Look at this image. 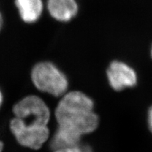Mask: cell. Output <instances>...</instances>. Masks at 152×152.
I'll list each match as a JSON object with an SVG mask.
<instances>
[{"mask_svg":"<svg viewBox=\"0 0 152 152\" xmlns=\"http://www.w3.org/2000/svg\"><path fill=\"white\" fill-rule=\"evenodd\" d=\"M107 77L111 87L115 91H121L137 84L135 71L125 63L114 61L107 69Z\"/></svg>","mask_w":152,"mask_h":152,"instance_id":"5","label":"cell"},{"mask_svg":"<svg viewBox=\"0 0 152 152\" xmlns=\"http://www.w3.org/2000/svg\"><path fill=\"white\" fill-rule=\"evenodd\" d=\"M151 57H152V47H151Z\"/></svg>","mask_w":152,"mask_h":152,"instance_id":"14","label":"cell"},{"mask_svg":"<svg viewBox=\"0 0 152 152\" xmlns=\"http://www.w3.org/2000/svg\"><path fill=\"white\" fill-rule=\"evenodd\" d=\"M93 109L94 102L89 96L74 91L63 96L55 110V117L58 126L83 136L92 132L99 125V118Z\"/></svg>","mask_w":152,"mask_h":152,"instance_id":"1","label":"cell"},{"mask_svg":"<svg viewBox=\"0 0 152 152\" xmlns=\"http://www.w3.org/2000/svg\"><path fill=\"white\" fill-rule=\"evenodd\" d=\"M10 129L20 145L35 150L40 149L49 137L47 125H27L16 117L11 120Z\"/></svg>","mask_w":152,"mask_h":152,"instance_id":"4","label":"cell"},{"mask_svg":"<svg viewBox=\"0 0 152 152\" xmlns=\"http://www.w3.org/2000/svg\"><path fill=\"white\" fill-rule=\"evenodd\" d=\"M46 7L49 14L59 22L70 21L78 12L75 0H47Z\"/></svg>","mask_w":152,"mask_h":152,"instance_id":"6","label":"cell"},{"mask_svg":"<svg viewBox=\"0 0 152 152\" xmlns=\"http://www.w3.org/2000/svg\"><path fill=\"white\" fill-rule=\"evenodd\" d=\"M148 124H149V128L152 132V106L150 107L148 112Z\"/></svg>","mask_w":152,"mask_h":152,"instance_id":"10","label":"cell"},{"mask_svg":"<svg viewBox=\"0 0 152 152\" xmlns=\"http://www.w3.org/2000/svg\"><path fill=\"white\" fill-rule=\"evenodd\" d=\"M2 102H3V96H2V94H1V90H0V107H1Z\"/></svg>","mask_w":152,"mask_h":152,"instance_id":"12","label":"cell"},{"mask_svg":"<svg viewBox=\"0 0 152 152\" xmlns=\"http://www.w3.org/2000/svg\"><path fill=\"white\" fill-rule=\"evenodd\" d=\"M31 79L37 90L54 96L65 94L68 87L66 76L51 62H40L34 66Z\"/></svg>","mask_w":152,"mask_h":152,"instance_id":"2","label":"cell"},{"mask_svg":"<svg viewBox=\"0 0 152 152\" xmlns=\"http://www.w3.org/2000/svg\"><path fill=\"white\" fill-rule=\"evenodd\" d=\"M54 152H92V150L90 146L79 144L75 147L54 150Z\"/></svg>","mask_w":152,"mask_h":152,"instance_id":"9","label":"cell"},{"mask_svg":"<svg viewBox=\"0 0 152 152\" xmlns=\"http://www.w3.org/2000/svg\"><path fill=\"white\" fill-rule=\"evenodd\" d=\"M82 135L70 129L58 126L50 142V147L54 150L72 147L80 144Z\"/></svg>","mask_w":152,"mask_h":152,"instance_id":"8","label":"cell"},{"mask_svg":"<svg viewBox=\"0 0 152 152\" xmlns=\"http://www.w3.org/2000/svg\"><path fill=\"white\" fill-rule=\"evenodd\" d=\"M19 16L26 23H35L39 20L45 9L43 0H14Z\"/></svg>","mask_w":152,"mask_h":152,"instance_id":"7","label":"cell"},{"mask_svg":"<svg viewBox=\"0 0 152 152\" xmlns=\"http://www.w3.org/2000/svg\"><path fill=\"white\" fill-rule=\"evenodd\" d=\"M15 117L27 125H47L50 111L44 101L35 95L26 96L13 107Z\"/></svg>","mask_w":152,"mask_h":152,"instance_id":"3","label":"cell"},{"mask_svg":"<svg viewBox=\"0 0 152 152\" xmlns=\"http://www.w3.org/2000/svg\"><path fill=\"white\" fill-rule=\"evenodd\" d=\"M3 23H4L3 16H2V14H1V11H0V30H1V28H2Z\"/></svg>","mask_w":152,"mask_h":152,"instance_id":"11","label":"cell"},{"mask_svg":"<svg viewBox=\"0 0 152 152\" xmlns=\"http://www.w3.org/2000/svg\"><path fill=\"white\" fill-rule=\"evenodd\" d=\"M3 148H4V144H3L2 142L0 141V152L2 151Z\"/></svg>","mask_w":152,"mask_h":152,"instance_id":"13","label":"cell"}]
</instances>
